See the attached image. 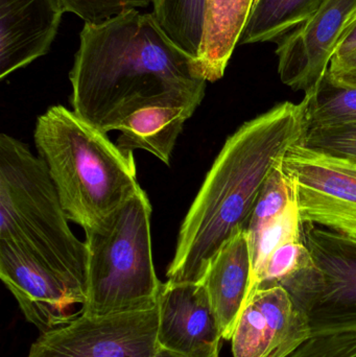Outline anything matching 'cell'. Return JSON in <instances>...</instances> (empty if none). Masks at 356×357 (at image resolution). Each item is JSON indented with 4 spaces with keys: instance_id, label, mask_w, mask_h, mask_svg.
<instances>
[{
    "instance_id": "obj_1",
    "label": "cell",
    "mask_w": 356,
    "mask_h": 357,
    "mask_svg": "<svg viewBox=\"0 0 356 357\" xmlns=\"http://www.w3.org/2000/svg\"><path fill=\"white\" fill-rule=\"evenodd\" d=\"M69 79L73 112L107 134L141 109H196L207 84L196 58L167 35L153 13L138 10L85 23Z\"/></svg>"
},
{
    "instance_id": "obj_2",
    "label": "cell",
    "mask_w": 356,
    "mask_h": 357,
    "mask_svg": "<svg viewBox=\"0 0 356 357\" xmlns=\"http://www.w3.org/2000/svg\"><path fill=\"white\" fill-rule=\"evenodd\" d=\"M307 128L303 100L284 102L228 137L182 222L167 281L203 282L219 249L246 229L263 185Z\"/></svg>"
},
{
    "instance_id": "obj_3",
    "label": "cell",
    "mask_w": 356,
    "mask_h": 357,
    "mask_svg": "<svg viewBox=\"0 0 356 357\" xmlns=\"http://www.w3.org/2000/svg\"><path fill=\"white\" fill-rule=\"evenodd\" d=\"M33 140L69 222L84 230L142 190L134 155L64 106L38 117Z\"/></svg>"
},
{
    "instance_id": "obj_4",
    "label": "cell",
    "mask_w": 356,
    "mask_h": 357,
    "mask_svg": "<svg viewBox=\"0 0 356 357\" xmlns=\"http://www.w3.org/2000/svg\"><path fill=\"white\" fill-rule=\"evenodd\" d=\"M0 241L33 256L88 299V248L69 227L45 162L0 136Z\"/></svg>"
},
{
    "instance_id": "obj_5",
    "label": "cell",
    "mask_w": 356,
    "mask_h": 357,
    "mask_svg": "<svg viewBox=\"0 0 356 357\" xmlns=\"http://www.w3.org/2000/svg\"><path fill=\"white\" fill-rule=\"evenodd\" d=\"M152 205L146 191L85 229L88 299L85 314L105 317L158 305L162 283L155 272Z\"/></svg>"
},
{
    "instance_id": "obj_6",
    "label": "cell",
    "mask_w": 356,
    "mask_h": 357,
    "mask_svg": "<svg viewBox=\"0 0 356 357\" xmlns=\"http://www.w3.org/2000/svg\"><path fill=\"white\" fill-rule=\"evenodd\" d=\"M309 264L281 283L307 317L311 335L356 331V241L302 225Z\"/></svg>"
},
{
    "instance_id": "obj_7",
    "label": "cell",
    "mask_w": 356,
    "mask_h": 357,
    "mask_svg": "<svg viewBox=\"0 0 356 357\" xmlns=\"http://www.w3.org/2000/svg\"><path fill=\"white\" fill-rule=\"evenodd\" d=\"M158 307L95 317L84 314L41 333L29 357H152L158 351Z\"/></svg>"
},
{
    "instance_id": "obj_8",
    "label": "cell",
    "mask_w": 356,
    "mask_h": 357,
    "mask_svg": "<svg viewBox=\"0 0 356 357\" xmlns=\"http://www.w3.org/2000/svg\"><path fill=\"white\" fill-rule=\"evenodd\" d=\"M0 278L29 323L45 333L85 314L87 297L27 252L0 241Z\"/></svg>"
},
{
    "instance_id": "obj_9",
    "label": "cell",
    "mask_w": 356,
    "mask_h": 357,
    "mask_svg": "<svg viewBox=\"0 0 356 357\" xmlns=\"http://www.w3.org/2000/svg\"><path fill=\"white\" fill-rule=\"evenodd\" d=\"M355 14L356 0H326L309 20L281 38L275 54L282 83L305 94L315 90Z\"/></svg>"
},
{
    "instance_id": "obj_10",
    "label": "cell",
    "mask_w": 356,
    "mask_h": 357,
    "mask_svg": "<svg viewBox=\"0 0 356 357\" xmlns=\"http://www.w3.org/2000/svg\"><path fill=\"white\" fill-rule=\"evenodd\" d=\"M311 335L307 317L282 285L249 296L232 335L234 357H286Z\"/></svg>"
},
{
    "instance_id": "obj_11",
    "label": "cell",
    "mask_w": 356,
    "mask_h": 357,
    "mask_svg": "<svg viewBox=\"0 0 356 357\" xmlns=\"http://www.w3.org/2000/svg\"><path fill=\"white\" fill-rule=\"evenodd\" d=\"M294 180L302 224L328 215H356V163L294 144L282 161Z\"/></svg>"
},
{
    "instance_id": "obj_12",
    "label": "cell",
    "mask_w": 356,
    "mask_h": 357,
    "mask_svg": "<svg viewBox=\"0 0 356 357\" xmlns=\"http://www.w3.org/2000/svg\"><path fill=\"white\" fill-rule=\"evenodd\" d=\"M158 346L189 357L219 354V322L203 283H162L158 298Z\"/></svg>"
},
{
    "instance_id": "obj_13",
    "label": "cell",
    "mask_w": 356,
    "mask_h": 357,
    "mask_svg": "<svg viewBox=\"0 0 356 357\" xmlns=\"http://www.w3.org/2000/svg\"><path fill=\"white\" fill-rule=\"evenodd\" d=\"M64 13L62 0H0V79L49 52Z\"/></svg>"
},
{
    "instance_id": "obj_14",
    "label": "cell",
    "mask_w": 356,
    "mask_h": 357,
    "mask_svg": "<svg viewBox=\"0 0 356 357\" xmlns=\"http://www.w3.org/2000/svg\"><path fill=\"white\" fill-rule=\"evenodd\" d=\"M202 283L208 293L222 337L231 340L251 284V255L246 230L234 235L219 249Z\"/></svg>"
},
{
    "instance_id": "obj_15",
    "label": "cell",
    "mask_w": 356,
    "mask_h": 357,
    "mask_svg": "<svg viewBox=\"0 0 356 357\" xmlns=\"http://www.w3.org/2000/svg\"><path fill=\"white\" fill-rule=\"evenodd\" d=\"M254 0H205L202 39L198 60L207 82L225 75L236 46L240 45Z\"/></svg>"
},
{
    "instance_id": "obj_16",
    "label": "cell",
    "mask_w": 356,
    "mask_h": 357,
    "mask_svg": "<svg viewBox=\"0 0 356 357\" xmlns=\"http://www.w3.org/2000/svg\"><path fill=\"white\" fill-rule=\"evenodd\" d=\"M192 107H150L130 115L119 126L117 146L125 154L144 150L169 165L184 125L196 112Z\"/></svg>"
},
{
    "instance_id": "obj_17",
    "label": "cell",
    "mask_w": 356,
    "mask_h": 357,
    "mask_svg": "<svg viewBox=\"0 0 356 357\" xmlns=\"http://www.w3.org/2000/svg\"><path fill=\"white\" fill-rule=\"evenodd\" d=\"M326 0H254L240 45L279 41L309 20Z\"/></svg>"
},
{
    "instance_id": "obj_18",
    "label": "cell",
    "mask_w": 356,
    "mask_h": 357,
    "mask_svg": "<svg viewBox=\"0 0 356 357\" xmlns=\"http://www.w3.org/2000/svg\"><path fill=\"white\" fill-rule=\"evenodd\" d=\"M302 100L307 130L356 123V88L336 85L326 75Z\"/></svg>"
},
{
    "instance_id": "obj_19",
    "label": "cell",
    "mask_w": 356,
    "mask_h": 357,
    "mask_svg": "<svg viewBox=\"0 0 356 357\" xmlns=\"http://www.w3.org/2000/svg\"><path fill=\"white\" fill-rule=\"evenodd\" d=\"M205 0H153V15L163 31L188 54L198 58Z\"/></svg>"
},
{
    "instance_id": "obj_20",
    "label": "cell",
    "mask_w": 356,
    "mask_h": 357,
    "mask_svg": "<svg viewBox=\"0 0 356 357\" xmlns=\"http://www.w3.org/2000/svg\"><path fill=\"white\" fill-rule=\"evenodd\" d=\"M297 202L296 184L280 165L263 185L249 218L245 229L248 241L255 238Z\"/></svg>"
},
{
    "instance_id": "obj_21",
    "label": "cell",
    "mask_w": 356,
    "mask_h": 357,
    "mask_svg": "<svg viewBox=\"0 0 356 357\" xmlns=\"http://www.w3.org/2000/svg\"><path fill=\"white\" fill-rule=\"evenodd\" d=\"M302 225L297 202L255 238L248 241L251 255V284L248 297L254 293L259 277L274 251L288 241L302 238Z\"/></svg>"
},
{
    "instance_id": "obj_22",
    "label": "cell",
    "mask_w": 356,
    "mask_h": 357,
    "mask_svg": "<svg viewBox=\"0 0 356 357\" xmlns=\"http://www.w3.org/2000/svg\"><path fill=\"white\" fill-rule=\"evenodd\" d=\"M309 260L311 255L303 243V237L284 243L274 251L268 260L259 277L254 293L257 289L263 287L281 284L295 273L304 268Z\"/></svg>"
},
{
    "instance_id": "obj_23",
    "label": "cell",
    "mask_w": 356,
    "mask_h": 357,
    "mask_svg": "<svg viewBox=\"0 0 356 357\" xmlns=\"http://www.w3.org/2000/svg\"><path fill=\"white\" fill-rule=\"evenodd\" d=\"M301 144L318 152L356 163V123L307 129Z\"/></svg>"
},
{
    "instance_id": "obj_24",
    "label": "cell",
    "mask_w": 356,
    "mask_h": 357,
    "mask_svg": "<svg viewBox=\"0 0 356 357\" xmlns=\"http://www.w3.org/2000/svg\"><path fill=\"white\" fill-rule=\"evenodd\" d=\"M66 12L85 23L98 24L130 10L148 8L153 0H62Z\"/></svg>"
},
{
    "instance_id": "obj_25",
    "label": "cell",
    "mask_w": 356,
    "mask_h": 357,
    "mask_svg": "<svg viewBox=\"0 0 356 357\" xmlns=\"http://www.w3.org/2000/svg\"><path fill=\"white\" fill-rule=\"evenodd\" d=\"M286 357H356V331L311 335Z\"/></svg>"
},
{
    "instance_id": "obj_26",
    "label": "cell",
    "mask_w": 356,
    "mask_h": 357,
    "mask_svg": "<svg viewBox=\"0 0 356 357\" xmlns=\"http://www.w3.org/2000/svg\"><path fill=\"white\" fill-rule=\"evenodd\" d=\"M326 75L336 85L356 88V50L346 56H334Z\"/></svg>"
},
{
    "instance_id": "obj_27",
    "label": "cell",
    "mask_w": 356,
    "mask_h": 357,
    "mask_svg": "<svg viewBox=\"0 0 356 357\" xmlns=\"http://www.w3.org/2000/svg\"><path fill=\"white\" fill-rule=\"evenodd\" d=\"M316 226L339 233L356 241V215H330L319 218Z\"/></svg>"
},
{
    "instance_id": "obj_28",
    "label": "cell",
    "mask_w": 356,
    "mask_h": 357,
    "mask_svg": "<svg viewBox=\"0 0 356 357\" xmlns=\"http://www.w3.org/2000/svg\"><path fill=\"white\" fill-rule=\"evenodd\" d=\"M356 50V14L351 19L350 22L347 24L346 29L343 31L338 46H336V54L334 56H343Z\"/></svg>"
},
{
    "instance_id": "obj_29",
    "label": "cell",
    "mask_w": 356,
    "mask_h": 357,
    "mask_svg": "<svg viewBox=\"0 0 356 357\" xmlns=\"http://www.w3.org/2000/svg\"><path fill=\"white\" fill-rule=\"evenodd\" d=\"M152 357H189L183 356V354H177V352L171 351V350L164 349L159 347L158 351ZM211 357H219V354H215Z\"/></svg>"
}]
</instances>
